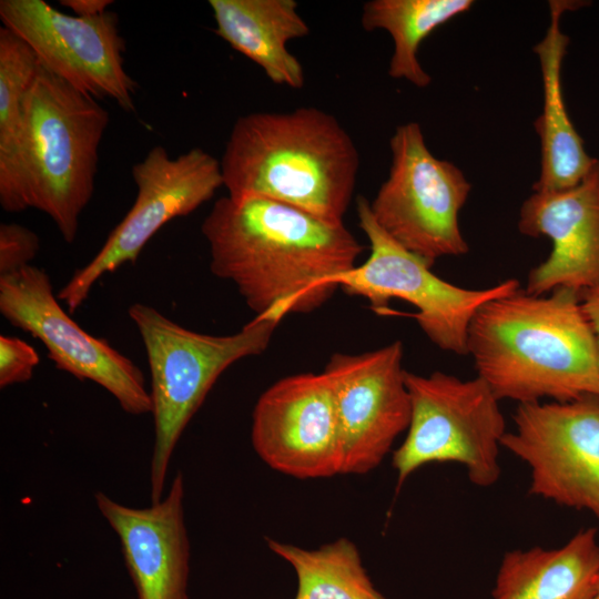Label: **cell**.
<instances>
[{"instance_id":"cell-6","label":"cell","mask_w":599,"mask_h":599,"mask_svg":"<svg viewBox=\"0 0 599 599\" xmlns=\"http://www.w3.org/2000/svg\"><path fill=\"white\" fill-rule=\"evenodd\" d=\"M410 420L393 453L397 486L433 463L461 465L471 484L488 488L500 478L499 461L506 420L488 384L476 376L461 379L443 372L406 370Z\"/></svg>"},{"instance_id":"cell-13","label":"cell","mask_w":599,"mask_h":599,"mask_svg":"<svg viewBox=\"0 0 599 599\" xmlns=\"http://www.w3.org/2000/svg\"><path fill=\"white\" fill-rule=\"evenodd\" d=\"M403 352L395 341L361 354L334 353L325 365L341 429L342 474L372 471L407 430L410 398Z\"/></svg>"},{"instance_id":"cell-22","label":"cell","mask_w":599,"mask_h":599,"mask_svg":"<svg viewBox=\"0 0 599 599\" xmlns=\"http://www.w3.org/2000/svg\"><path fill=\"white\" fill-rule=\"evenodd\" d=\"M39 68L31 47L10 29L0 28V177L14 162L26 100Z\"/></svg>"},{"instance_id":"cell-16","label":"cell","mask_w":599,"mask_h":599,"mask_svg":"<svg viewBox=\"0 0 599 599\" xmlns=\"http://www.w3.org/2000/svg\"><path fill=\"white\" fill-rule=\"evenodd\" d=\"M120 539L138 599H187L190 542L184 521V479L177 471L165 497L146 508L94 495Z\"/></svg>"},{"instance_id":"cell-24","label":"cell","mask_w":599,"mask_h":599,"mask_svg":"<svg viewBox=\"0 0 599 599\" xmlns=\"http://www.w3.org/2000/svg\"><path fill=\"white\" fill-rule=\"evenodd\" d=\"M39 363L38 352L26 341L17 336H0L1 388L30 380Z\"/></svg>"},{"instance_id":"cell-1","label":"cell","mask_w":599,"mask_h":599,"mask_svg":"<svg viewBox=\"0 0 599 599\" xmlns=\"http://www.w3.org/2000/svg\"><path fill=\"white\" fill-rule=\"evenodd\" d=\"M211 272L233 283L256 317L322 307L364 247L334 223L258 196L220 197L201 225Z\"/></svg>"},{"instance_id":"cell-9","label":"cell","mask_w":599,"mask_h":599,"mask_svg":"<svg viewBox=\"0 0 599 599\" xmlns=\"http://www.w3.org/2000/svg\"><path fill=\"white\" fill-rule=\"evenodd\" d=\"M132 177L136 186L133 205L94 257L58 293L70 313L84 303L102 276L134 264L167 222L193 213L223 186L220 160L199 146L171 158L164 146L155 145L132 166Z\"/></svg>"},{"instance_id":"cell-20","label":"cell","mask_w":599,"mask_h":599,"mask_svg":"<svg viewBox=\"0 0 599 599\" xmlns=\"http://www.w3.org/2000/svg\"><path fill=\"white\" fill-rule=\"evenodd\" d=\"M471 0H370L364 3L361 24L366 31L385 30L394 50L388 74L418 88L432 82L418 60L420 43L438 27L468 11Z\"/></svg>"},{"instance_id":"cell-3","label":"cell","mask_w":599,"mask_h":599,"mask_svg":"<svg viewBox=\"0 0 599 599\" xmlns=\"http://www.w3.org/2000/svg\"><path fill=\"white\" fill-rule=\"evenodd\" d=\"M220 162L229 196L270 199L334 223L343 222L361 164L339 121L313 106L237 118Z\"/></svg>"},{"instance_id":"cell-12","label":"cell","mask_w":599,"mask_h":599,"mask_svg":"<svg viewBox=\"0 0 599 599\" xmlns=\"http://www.w3.org/2000/svg\"><path fill=\"white\" fill-rule=\"evenodd\" d=\"M0 19L51 73L94 99L134 110L136 82L124 68L125 44L115 12L83 18L43 0H1Z\"/></svg>"},{"instance_id":"cell-15","label":"cell","mask_w":599,"mask_h":599,"mask_svg":"<svg viewBox=\"0 0 599 599\" xmlns=\"http://www.w3.org/2000/svg\"><path fill=\"white\" fill-rule=\"evenodd\" d=\"M518 230L552 243L548 257L528 274L525 291L577 293L599 286V159L576 185L532 192L519 211Z\"/></svg>"},{"instance_id":"cell-2","label":"cell","mask_w":599,"mask_h":599,"mask_svg":"<svg viewBox=\"0 0 599 599\" xmlns=\"http://www.w3.org/2000/svg\"><path fill=\"white\" fill-rule=\"evenodd\" d=\"M477 376L499 400L599 396V347L580 293L525 290L485 303L467 333Z\"/></svg>"},{"instance_id":"cell-18","label":"cell","mask_w":599,"mask_h":599,"mask_svg":"<svg viewBox=\"0 0 599 599\" xmlns=\"http://www.w3.org/2000/svg\"><path fill=\"white\" fill-rule=\"evenodd\" d=\"M215 34L242 53L276 85L301 89L305 73L287 48L309 33L295 0H209Z\"/></svg>"},{"instance_id":"cell-10","label":"cell","mask_w":599,"mask_h":599,"mask_svg":"<svg viewBox=\"0 0 599 599\" xmlns=\"http://www.w3.org/2000/svg\"><path fill=\"white\" fill-rule=\"evenodd\" d=\"M501 446L529 468V494L599 522V396L519 404Z\"/></svg>"},{"instance_id":"cell-17","label":"cell","mask_w":599,"mask_h":599,"mask_svg":"<svg viewBox=\"0 0 599 599\" xmlns=\"http://www.w3.org/2000/svg\"><path fill=\"white\" fill-rule=\"evenodd\" d=\"M581 6L583 2L549 1V26L545 37L532 48L539 60L544 92L542 111L535 121L540 142V172L532 185L534 192L576 185L596 161L587 153L583 140L568 115L561 83L569 38L561 31L560 20L566 11Z\"/></svg>"},{"instance_id":"cell-19","label":"cell","mask_w":599,"mask_h":599,"mask_svg":"<svg viewBox=\"0 0 599 599\" xmlns=\"http://www.w3.org/2000/svg\"><path fill=\"white\" fill-rule=\"evenodd\" d=\"M598 573V531L582 528L557 548L536 546L505 552L491 597L589 599Z\"/></svg>"},{"instance_id":"cell-14","label":"cell","mask_w":599,"mask_h":599,"mask_svg":"<svg viewBox=\"0 0 599 599\" xmlns=\"http://www.w3.org/2000/svg\"><path fill=\"white\" fill-rule=\"evenodd\" d=\"M255 453L272 469L298 479L342 474L343 446L332 384L324 372L278 379L252 414Z\"/></svg>"},{"instance_id":"cell-5","label":"cell","mask_w":599,"mask_h":599,"mask_svg":"<svg viewBox=\"0 0 599 599\" xmlns=\"http://www.w3.org/2000/svg\"><path fill=\"white\" fill-rule=\"evenodd\" d=\"M145 348L151 374L154 445L150 467L152 504L163 498L169 464L189 422L232 364L268 347L281 321L254 317L238 332H194L155 307L134 303L128 309Z\"/></svg>"},{"instance_id":"cell-27","label":"cell","mask_w":599,"mask_h":599,"mask_svg":"<svg viewBox=\"0 0 599 599\" xmlns=\"http://www.w3.org/2000/svg\"><path fill=\"white\" fill-rule=\"evenodd\" d=\"M589 599H599V573L596 578L593 590Z\"/></svg>"},{"instance_id":"cell-23","label":"cell","mask_w":599,"mask_h":599,"mask_svg":"<svg viewBox=\"0 0 599 599\" xmlns=\"http://www.w3.org/2000/svg\"><path fill=\"white\" fill-rule=\"evenodd\" d=\"M39 250L40 238L35 232L18 223H1L0 276L32 265Z\"/></svg>"},{"instance_id":"cell-4","label":"cell","mask_w":599,"mask_h":599,"mask_svg":"<svg viewBox=\"0 0 599 599\" xmlns=\"http://www.w3.org/2000/svg\"><path fill=\"white\" fill-rule=\"evenodd\" d=\"M109 123V112L97 99L40 64L26 100L14 162L0 177L2 210H38L73 243L94 193L99 148Z\"/></svg>"},{"instance_id":"cell-21","label":"cell","mask_w":599,"mask_h":599,"mask_svg":"<svg viewBox=\"0 0 599 599\" xmlns=\"http://www.w3.org/2000/svg\"><path fill=\"white\" fill-rule=\"evenodd\" d=\"M268 548L294 569V599H387L367 575L356 545L339 538L315 549L267 540Z\"/></svg>"},{"instance_id":"cell-7","label":"cell","mask_w":599,"mask_h":599,"mask_svg":"<svg viewBox=\"0 0 599 599\" xmlns=\"http://www.w3.org/2000/svg\"><path fill=\"white\" fill-rule=\"evenodd\" d=\"M356 212L369 255L337 278L339 288L364 297L380 315L389 314L388 305L395 298L417 307L414 318L444 352L467 355L468 327L476 312L485 303L520 288L516 278L480 290L451 284L432 271L433 264L392 238L373 217L364 196L357 197Z\"/></svg>"},{"instance_id":"cell-25","label":"cell","mask_w":599,"mask_h":599,"mask_svg":"<svg viewBox=\"0 0 599 599\" xmlns=\"http://www.w3.org/2000/svg\"><path fill=\"white\" fill-rule=\"evenodd\" d=\"M60 3L78 17L90 18L103 14L113 3L111 0H61Z\"/></svg>"},{"instance_id":"cell-11","label":"cell","mask_w":599,"mask_h":599,"mask_svg":"<svg viewBox=\"0 0 599 599\" xmlns=\"http://www.w3.org/2000/svg\"><path fill=\"white\" fill-rule=\"evenodd\" d=\"M49 274L29 265L0 276V313L39 339L54 366L109 392L128 414L152 413L144 374L109 342L85 332L59 304Z\"/></svg>"},{"instance_id":"cell-8","label":"cell","mask_w":599,"mask_h":599,"mask_svg":"<svg viewBox=\"0 0 599 599\" xmlns=\"http://www.w3.org/2000/svg\"><path fill=\"white\" fill-rule=\"evenodd\" d=\"M389 146L388 176L369 202L377 224L433 265L444 256L465 255L469 246L459 213L471 185L461 170L429 151L417 122L397 126Z\"/></svg>"},{"instance_id":"cell-26","label":"cell","mask_w":599,"mask_h":599,"mask_svg":"<svg viewBox=\"0 0 599 599\" xmlns=\"http://www.w3.org/2000/svg\"><path fill=\"white\" fill-rule=\"evenodd\" d=\"M583 309L595 331L599 347V286L580 294Z\"/></svg>"}]
</instances>
